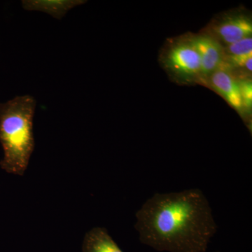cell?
Masks as SVG:
<instances>
[{
    "label": "cell",
    "mask_w": 252,
    "mask_h": 252,
    "mask_svg": "<svg viewBox=\"0 0 252 252\" xmlns=\"http://www.w3.org/2000/svg\"><path fill=\"white\" fill-rule=\"evenodd\" d=\"M207 79L212 87L245 119L247 112L242 98L240 79L233 76L229 69H219Z\"/></svg>",
    "instance_id": "5b68a950"
},
{
    "label": "cell",
    "mask_w": 252,
    "mask_h": 252,
    "mask_svg": "<svg viewBox=\"0 0 252 252\" xmlns=\"http://www.w3.org/2000/svg\"><path fill=\"white\" fill-rule=\"evenodd\" d=\"M240 84L244 107L246 112H249V109H251L252 105V81L249 79H240Z\"/></svg>",
    "instance_id": "9c48e42d"
},
{
    "label": "cell",
    "mask_w": 252,
    "mask_h": 252,
    "mask_svg": "<svg viewBox=\"0 0 252 252\" xmlns=\"http://www.w3.org/2000/svg\"><path fill=\"white\" fill-rule=\"evenodd\" d=\"M36 99L29 94L16 96L0 103V144L4 155L1 170L23 176L34 149L33 120Z\"/></svg>",
    "instance_id": "7a4b0ae2"
},
{
    "label": "cell",
    "mask_w": 252,
    "mask_h": 252,
    "mask_svg": "<svg viewBox=\"0 0 252 252\" xmlns=\"http://www.w3.org/2000/svg\"><path fill=\"white\" fill-rule=\"evenodd\" d=\"M162 63L178 81L190 82L202 79L200 57L189 38L172 42L163 54Z\"/></svg>",
    "instance_id": "3957f363"
},
{
    "label": "cell",
    "mask_w": 252,
    "mask_h": 252,
    "mask_svg": "<svg viewBox=\"0 0 252 252\" xmlns=\"http://www.w3.org/2000/svg\"><path fill=\"white\" fill-rule=\"evenodd\" d=\"M189 39L200 57L202 79H207L219 69H229L225 63L224 50L216 38L200 34Z\"/></svg>",
    "instance_id": "277c9868"
},
{
    "label": "cell",
    "mask_w": 252,
    "mask_h": 252,
    "mask_svg": "<svg viewBox=\"0 0 252 252\" xmlns=\"http://www.w3.org/2000/svg\"><path fill=\"white\" fill-rule=\"evenodd\" d=\"M82 252H124L107 229L94 227L88 231L82 244Z\"/></svg>",
    "instance_id": "ba28073f"
},
{
    "label": "cell",
    "mask_w": 252,
    "mask_h": 252,
    "mask_svg": "<svg viewBox=\"0 0 252 252\" xmlns=\"http://www.w3.org/2000/svg\"><path fill=\"white\" fill-rule=\"evenodd\" d=\"M135 217L141 243L158 252H206L218 228L210 203L199 189L155 193Z\"/></svg>",
    "instance_id": "6da1fadb"
},
{
    "label": "cell",
    "mask_w": 252,
    "mask_h": 252,
    "mask_svg": "<svg viewBox=\"0 0 252 252\" xmlns=\"http://www.w3.org/2000/svg\"><path fill=\"white\" fill-rule=\"evenodd\" d=\"M217 39L226 45L252 36L251 18L244 14H230L225 16L215 26Z\"/></svg>",
    "instance_id": "8992f818"
},
{
    "label": "cell",
    "mask_w": 252,
    "mask_h": 252,
    "mask_svg": "<svg viewBox=\"0 0 252 252\" xmlns=\"http://www.w3.org/2000/svg\"><path fill=\"white\" fill-rule=\"evenodd\" d=\"M86 2L84 0H23L22 6L27 11H41L61 20L68 11Z\"/></svg>",
    "instance_id": "52a82bcc"
},
{
    "label": "cell",
    "mask_w": 252,
    "mask_h": 252,
    "mask_svg": "<svg viewBox=\"0 0 252 252\" xmlns=\"http://www.w3.org/2000/svg\"></svg>",
    "instance_id": "30bf717a"
}]
</instances>
